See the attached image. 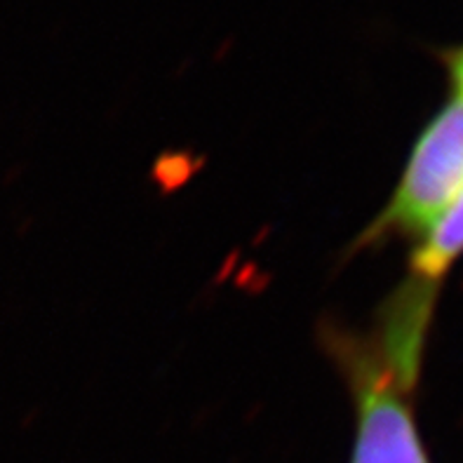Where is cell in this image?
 <instances>
[{
  "mask_svg": "<svg viewBox=\"0 0 463 463\" xmlns=\"http://www.w3.org/2000/svg\"><path fill=\"white\" fill-rule=\"evenodd\" d=\"M433 299L407 289L370 346H346V370L355 398L351 463H429L419 435L411 391Z\"/></svg>",
  "mask_w": 463,
  "mask_h": 463,
  "instance_id": "1",
  "label": "cell"
},
{
  "mask_svg": "<svg viewBox=\"0 0 463 463\" xmlns=\"http://www.w3.org/2000/svg\"><path fill=\"white\" fill-rule=\"evenodd\" d=\"M463 186V94H454L423 129L400 176L398 188L363 242L393 235L419 238L433 229Z\"/></svg>",
  "mask_w": 463,
  "mask_h": 463,
  "instance_id": "2",
  "label": "cell"
},
{
  "mask_svg": "<svg viewBox=\"0 0 463 463\" xmlns=\"http://www.w3.org/2000/svg\"><path fill=\"white\" fill-rule=\"evenodd\" d=\"M463 254V186L433 229L419 241L411 257V280L433 288Z\"/></svg>",
  "mask_w": 463,
  "mask_h": 463,
  "instance_id": "3",
  "label": "cell"
},
{
  "mask_svg": "<svg viewBox=\"0 0 463 463\" xmlns=\"http://www.w3.org/2000/svg\"><path fill=\"white\" fill-rule=\"evenodd\" d=\"M452 78H454V85H457V92L463 94V50L454 57L452 61Z\"/></svg>",
  "mask_w": 463,
  "mask_h": 463,
  "instance_id": "4",
  "label": "cell"
}]
</instances>
